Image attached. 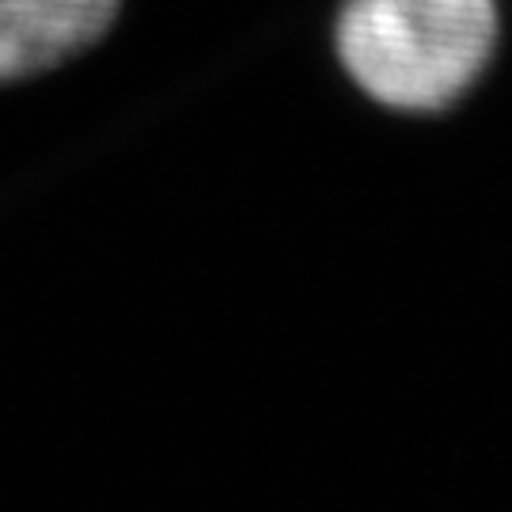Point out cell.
<instances>
[{
	"instance_id": "6da1fadb",
	"label": "cell",
	"mask_w": 512,
	"mask_h": 512,
	"mask_svg": "<svg viewBox=\"0 0 512 512\" xmlns=\"http://www.w3.org/2000/svg\"><path fill=\"white\" fill-rule=\"evenodd\" d=\"M494 0H342L330 46L353 88L391 110H440L494 54Z\"/></svg>"
},
{
	"instance_id": "7a4b0ae2",
	"label": "cell",
	"mask_w": 512,
	"mask_h": 512,
	"mask_svg": "<svg viewBox=\"0 0 512 512\" xmlns=\"http://www.w3.org/2000/svg\"><path fill=\"white\" fill-rule=\"evenodd\" d=\"M126 0H0V84H27L92 54Z\"/></svg>"
}]
</instances>
